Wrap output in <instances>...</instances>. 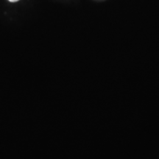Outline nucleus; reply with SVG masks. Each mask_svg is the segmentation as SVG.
I'll return each instance as SVG.
<instances>
[{
    "label": "nucleus",
    "instance_id": "obj_1",
    "mask_svg": "<svg viewBox=\"0 0 159 159\" xmlns=\"http://www.w3.org/2000/svg\"><path fill=\"white\" fill-rule=\"evenodd\" d=\"M8 1L11 2H18V1H19V0H8Z\"/></svg>",
    "mask_w": 159,
    "mask_h": 159
}]
</instances>
